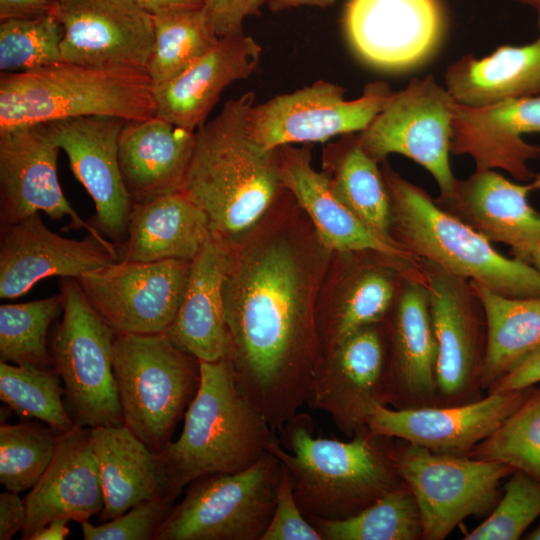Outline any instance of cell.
<instances>
[{"mask_svg":"<svg viewBox=\"0 0 540 540\" xmlns=\"http://www.w3.org/2000/svg\"><path fill=\"white\" fill-rule=\"evenodd\" d=\"M394 462L416 499L423 540H443L469 516H488L502 480L515 470L498 461L442 455L395 439Z\"/></svg>","mask_w":540,"mask_h":540,"instance_id":"cell-10","label":"cell"},{"mask_svg":"<svg viewBox=\"0 0 540 540\" xmlns=\"http://www.w3.org/2000/svg\"><path fill=\"white\" fill-rule=\"evenodd\" d=\"M152 14L175 7H202L203 0H134Z\"/></svg>","mask_w":540,"mask_h":540,"instance_id":"cell-51","label":"cell"},{"mask_svg":"<svg viewBox=\"0 0 540 540\" xmlns=\"http://www.w3.org/2000/svg\"><path fill=\"white\" fill-rule=\"evenodd\" d=\"M124 123L109 116L48 123L55 142L68 157L71 171L94 201L98 230L120 243L126 239L132 207L118 157Z\"/></svg>","mask_w":540,"mask_h":540,"instance_id":"cell-21","label":"cell"},{"mask_svg":"<svg viewBox=\"0 0 540 540\" xmlns=\"http://www.w3.org/2000/svg\"><path fill=\"white\" fill-rule=\"evenodd\" d=\"M528 540H540V524L525 537Z\"/></svg>","mask_w":540,"mask_h":540,"instance_id":"cell-54","label":"cell"},{"mask_svg":"<svg viewBox=\"0 0 540 540\" xmlns=\"http://www.w3.org/2000/svg\"><path fill=\"white\" fill-rule=\"evenodd\" d=\"M63 311L60 294L0 306V360L17 365L53 367L47 334L51 322Z\"/></svg>","mask_w":540,"mask_h":540,"instance_id":"cell-38","label":"cell"},{"mask_svg":"<svg viewBox=\"0 0 540 540\" xmlns=\"http://www.w3.org/2000/svg\"><path fill=\"white\" fill-rule=\"evenodd\" d=\"M58 433L41 421L1 423L0 483L21 493L33 488L50 464Z\"/></svg>","mask_w":540,"mask_h":540,"instance_id":"cell-39","label":"cell"},{"mask_svg":"<svg viewBox=\"0 0 540 540\" xmlns=\"http://www.w3.org/2000/svg\"><path fill=\"white\" fill-rule=\"evenodd\" d=\"M531 133H540V95L484 107L457 103L451 152L471 156L478 170L499 168L517 180L531 181L537 174L528 162L540 158V147L523 139Z\"/></svg>","mask_w":540,"mask_h":540,"instance_id":"cell-23","label":"cell"},{"mask_svg":"<svg viewBox=\"0 0 540 540\" xmlns=\"http://www.w3.org/2000/svg\"><path fill=\"white\" fill-rule=\"evenodd\" d=\"M261 540H323L301 511L292 477L283 465L272 518Z\"/></svg>","mask_w":540,"mask_h":540,"instance_id":"cell-45","label":"cell"},{"mask_svg":"<svg viewBox=\"0 0 540 540\" xmlns=\"http://www.w3.org/2000/svg\"><path fill=\"white\" fill-rule=\"evenodd\" d=\"M535 9L539 35L533 42L504 45L480 59L466 55L448 67L445 87L457 103L484 107L540 95V5Z\"/></svg>","mask_w":540,"mask_h":540,"instance_id":"cell-32","label":"cell"},{"mask_svg":"<svg viewBox=\"0 0 540 540\" xmlns=\"http://www.w3.org/2000/svg\"><path fill=\"white\" fill-rule=\"evenodd\" d=\"M278 149L283 187L308 213L324 246L338 252L372 251L407 262L413 256L399 243L373 232L342 202L327 175L312 167L308 145Z\"/></svg>","mask_w":540,"mask_h":540,"instance_id":"cell-27","label":"cell"},{"mask_svg":"<svg viewBox=\"0 0 540 540\" xmlns=\"http://www.w3.org/2000/svg\"><path fill=\"white\" fill-rule=\"evenodd\" d=\"M269 451L289 471L296 501L307 519L353 516L399 486L393 452L395 438L368 427L349 441L314 436L312 418L297 412Z\"/></svg>","mask_w":540,"mask_h":540,"instance_id":"cell-3","label":"cell"},{"mask_svg":"<svg viewBox=\"0 0 540 540\" xmlns=\"http://www.w3.org/2000/svg\"><path fill=\"white\" fill-rule=\"evenodd\" d=\"M486 321L482 388L488 391L521 360L540 349V297L504 296L470 281Z\"/></svg>","mask_w":540,"mask_h":540,"instance_id":"cell-33","label":"cell"},{"mask_svg":"<svg viewBox=\"0 0 540 540\" xmlns=\"http://www.w3.org/2000/svg\"><path fill=\"white\" fill-rule=\"evenodd\" d=\"M386 343L387 406H436L438 346L426 283L408 279L392 317L382 321Z\"/></svg>","mask_w":540,"mask_h":540,"instance_id":"cell-22","label":"cell"},{"mask_svg":"<svg viewBox=\"0 0 540 540\" xmlns=\"http://www.w3.org/2000/svg\"><path fill=\"white\" fill-rule=\"evenodd\" d=\"M201 382L176 441L158 452L166 493L176 500L194 480L253 465L277 439L266 419L238 389L225 355L200 361Z\"/></svg>","mask_w":540,"mask_h":540,"instance_id":"cell-4","label":"cell"},{"mask_svg":"<svg viewBox=\"0 0 540 540\" xmlns=\"http://www.w3.org/2000/svg\"><path fill=\"white\" fill-rule=\"evenodd\" d=\"M285 244L256 251L224 283L228 357L236 385L276 433L307 402L322 353Z\"/></svg>","mask_w":540,"mask_h":540,"instance_id":"cell-1","label":"cell"},{"mask_svg":"<svg viewBox=\"0 0 540 540\" xmlns=\"http://www.w3.org/2000/svg\"><path fill=\"white\" fill-rule=\"evenodd\" d=\"M211 236L208 216L181 191L161 195L132 203L120 260L193 261Z\"/></svg>","mask_w":540,"mask_h":540,"instance_id":"cell-30","label":"cell"},{"mask_svg":"<svg viewBox=\"0 0 540 540\" xmlns=\"http://www.w3.org/2000/svg\"><path fill=\"white\" fill-rule=\"evenodd\" d=\"M59 150L48 123L23 124L0 131L1 227L42 211L53 220L69 218L67 229L84 228L108 242L64 196L57 176Z\"/></svg>","mask_w":540,"mask_h":540,"instance_id":"cell-16","label":"cell"},{"mask_svg":"<svg viewBox=\"0 0 540 540\" xmlns=\"http://www.w3.org/2000/svg\"><path fill=\"white\" fill-rule=\"evenodd\" d=\"M192 261H117L76 279L117 335L166 333L182 302Z\"/></svg>","mask_w":540,"mask_h":540,"instance_id":"cell-13","label":"cell"},{"mask_svg":"<svg viewBox=\"0 0 540 540\" xmlns=\"http://www.w3.org/2000/svg\"><path fill=\"white\" fill-rule=\"evenodd\" d=\"M261 47L244 32L221 37L207 54L177 77L154 86L155 115L196 131L232 82L249 77Z\"/></svg>","mask_w":540,"mask_h":540,"instance_id":"cell-26","label":"cell"},{"mask_svg":"<svg viewBox=\"0 0 540 540\" xmlns=\"http://www.w3.org/2000/svg\"><path fill=\"white\" fill-rule=\"evenodd\" d=\"M26 507L24 500L15 493L6 490L0 494V539L10 540L26 525Z\"/></svg>","mask_w":540,"mask_h":540,"instance_id":"cell-48","label":"cell"},{"mask_svg":"<svg viewBox=\"0 0 540 540\" xmlns=\"http://www.w3.org/2000/svg\"><path fill=\"white\" fill-rule=\"evenodd\" d=\"M63 28L51 13L0 20V71L24 73L63 62Z\"/></svg>","mask_w":540,"mask_h":540,"instance_id":"cell-41","label":"cell"},{"mask_svg":"<svg viewBox=\"0 0 540 540\" xmlns=\"http://www.w3.org/2000/svg\"><path fill=\"white\" fill-rule=\"evenodd\" d=\"M516 1L521 2L523 4L532 5L534 7L540 5V0H516Z\"/></svg>","mask_w":540,"mask_h":540,"instance_id":"cell-55","label":"cell"},{"mask_svg":"<svg viewBox=\"0 0 540 540\" xmlns=\"http://www.w3.org/2000/svg\"><path fill=\"white\" fill-rule=\"evenodd\" d=\"M540 190V174L527 184L515 183L492 169L457 180L451 198L441 207L490 242L504 243L514 258L529 263L540 249V213L529 194Z\"/></svg>","mask_w":540,"mask_h":540,"instance_id":"cell-24","label":"cell"},{"mask_svg":"<svg viewBox=\"0 0 540 540\" xmlns=\"http://www.w3.org/2000/svg\"><path fill=\"white\" fill-rule=\"evenodd\" d=\"M540 383V349L536 350L500 378L487 393L521 390Z\"/></svg>","mask_w":540,"mask_h":540,"instance_id":"cell-47","label":"cell"},{"mask_svg":"<svg viewBox=\"0 0 540 540\" xmlns=\"http://www.w3.org/2000/svg\"><path fill=\"white\" fill-rule=\"evenodd\" d=\"M336 146L334 175L327 176L334 192L373 232L395 241L390 195L378 162L363 150L356 133L343 135Z\"/></svg>","mask_w":540,"mask_h":540,"instance_id":"cell-34","label":"cell"},{"mask_svg":"<svg viewBox=\"0 0 540 540\" xmlns=\"http://www.w3.org/2000/svg\"><path fill=\"white\" fill-rule=\"evenodd\" d=\"M267 0H203L202 8L221 38L243 33V21L260 14Z\"/></svg>","mask_w":540,"mask_h":540,"instance_id":"cell-46","label":"cell"},{"mask_svg":"<svg viewBox=\"0 0 540 540\" xmlns=\"http://www.w3.org/2000/svg\"><path fill=\"white\" fill-rule=\"evenodd\" d=\"M146 71L60 62L24 73H1L0 131L23 124L87 116L124 121L155 116Z\"/></svg>","mask_w":540,"mask_h":540,"instance_id":"cell-6","label":"cell"},{"mask_svg":"<svg viewBox=\"0 0 540 540\" xmlns=\"http://www.w3.org/2000/svg\"><path fill=\"white\" fill-rule=\"evenodd\" d=\"M61 382L53 367L0 361L1 401L18 415L39 420L58 434L76 426L64 404Z\"/></svg>","mask_w":540,"mask_h":540,"instance_id":"cell-37","label":"cell"},{"mask_svg":"<svg viewBox=\"0 0 540 540\" xmlns=\"http://www.w3.org/2000/svg\"><path fill=\"white\" fill-rule=\"evenodd\" d=\"M90 437L104 495V508L99 515L102 523L141 501L169 498L158 453L128 427L123 424L90 428Z\"/></svg>","mask_w":540,"mask_h":540,"instance_id":"cell-31","label":"cell"},{"mask_svg":"<svg viewBox=\"0 0 540 540\" xmlns=\"http://www.w3.org/2000/svg\"><path fill=\"white\" fill-rule=\"evenodd\" d=\"M469 457L505 463L540 479V386Z\"/></svg>","mask_w":540,"mask_h":540,"instance_id":"cell-40","label":"cell"},{"mask_svg":"<svg viewBox=\"0 0 540 540\" xmlns=\"http://www.w3.org/2000/svg\"><path fill=\"white\" fill-rule=\"evenodd\" d=\"M254 99L247 92L227 101L196 130L180 189L206 213L212 234L226 243L254 225L284 188L279 149L264 147L250 133Z\"/></svg>","mask_w":540,"mask_h":540,"instance_id":"cell-2","label":"cell"},{"mask_svg":"<svg viewBox=\"0 0 540 540\" xmlns=\"http://www.w3.org/2000/svg\"><path fill=\"white\" fill-rule=\"evenodd\" d=\"M392 275L382 270L363 273L353 283L347 296L322 326V356L357 330L381 323L394 301Z\"/></svg>","mask_w":540,"mask_h":540,"instance_id":"cell-42","label":"cell"},{"mask_svg":"<svg viewBox=\"0 0 540 540\" xmlns=\"http://www.w3.org/2000/svg\"><path fill=\"white\" fill-rule=\"evenodd\" d=\"M231 264L228 244L212 234L191 263L182 302L165 333L200 361L215 362L227 353L224 283Z\"/></svg>","mask_w":540,"mask_h":540,"instance_id":"cell-28","label":"cell"},{"mask_svg":"<svg viewBox=\"0 0 540 540\" xmlns=\"http://www.w3.org/2000/svg\"><path fill=\"white\" fill-rule=\"evenodd\" d=\"M347 437L367 428L372 410L387 406L382 322L365 326L322 356L307 399Z\"/></svg>","mask_w":540,"mask_h":540,"instance_id":"cell-17","label":"cell"},{"mask_svg":"<svg viewBox=\"0 0 540 540\" xmlns=\"http://www.w3.org/2000/svg\"><path fill=\"white\" fill-rule=\"evenodd\" d=\"M530 264L537 270L540 274V249L536 251L530 261Z\"/></svg>","mask_w":540,"mask_h":540,"instance_id":"cell-53","label":"cell"},{"mask_svg":"<svg viewBox=\"0 0 540 540\" xmlns=\"http://www.w3.org/2000/svg\"><path fill=\"white\" fill-rule=\"evenodd\" d=\"M174 500L158 497L141 501L125 513L100 525L81 523L84 540H155L170 514Z\"/></svg>","mask_w":540,"mask_h":540,"instance_id":"cell-44","label":"cell"},{"mask_svg":"<svg viewBox=\"0 0 540 540\" xmlns=\"http://www.w3.org/2000/svg\"><path fill=\"white\" fill-rule=\"evenodd\" d=\"M63 316L50 342L52 366L59 374L69 412L77 426L123 425L113 371L117 336L92 307L78 281L63 278Z\"/></svg>","mask_w":540,"mask_h":540,"instance_id":"cell-8","label":"cell"},{"mask_svg":"<svg viewBox=\"0 0 540 540\" xmlns=\"http://www.w3.org/2000/svg\"><path fill=\"white\" fill-rule=\"evenodd\" d=\"M536 386L487 393L477 401L456 406L395 409L379 404L372 410L367 427L376 434L404 440L437 454L469 456Z\"/></svg>","mask_w":540,"mask_h":540,"instance_id":"cell-19","label":"cell"},{"mask_svg":"<svg viewBox=\"0 0 540 540\" xmlns=\"http://www.w3.org/2000/svg\"><path fill=\"white\" fill-rule=\"evenodd\" d=\"M54 0H0V20L50 13Z\"/></svg>","mask_w":540,"mask_h":540,"instance_id":"cell-49","label":"cell"},{"mask_svg":"<svg viewBox=\"0 0 540 540\" xmlns=\"http://www.w3.org/2000/svg\"><path fill=\"white\" fill-rule=\"evenodd\" d=\"M382 174L391 200V232L411 255L504 296L540 297V274L531 264L501 254L492 242L388 165Z\"/></svg>","mask_w":540,"mask_h":540,"instance_id":"cell-5","label":"cell"},{"mask_svg":"<svg viewBox=\"0 0 540 540\" xmlns=\"http://www.w3.org/2000/svg\"><path fill=\"white\" fill-rule=\"evenodd\" d=\"M323 540H420V511L409 486L401 484L359 513L341 520L308 519Z\"/></svg>","mask_w":540,"mask_h":540,"instance_id":"cell-36","label":"cell"},{"mask_svg":"<svg viewBox=\"0 0 540 540\" xmlns=\"http://www.w3.org/2000/svg\"><path fill=\"white\" fill-rule=\"evenodd\" d=\"M23 500L27 515L23 540L54 520L81 524L103 510L104 495L90 428L76 425L58 434L50 464Z\"/></svg>","mask_w":540,"mask_h":540,"instance_id":"cell-25","label":"cell"},{"mask_svg":"<svg viewBox=\"0 0 540 540\" xmlns=\"http://www.w3.org/2000/svg\"><path fill=\"white\" fill-rule=\"evenodd\" d=\"M437 340L436 406H456L483 396L486 321L470 283L428 262L425 268Z\"/></svg>","mask_w":540,"mask_h":540,"instance_id":"cell-14","label":"cell"},{"mask_svg":"<svg viewBox=\"0 0 540 540\" xmlns=\"http://www.w3.org/2000/svg\"><path fill=\"white\" fill-rule=\"evenodd\" d=\"M343 23L356 54L390 71L422 64L435 52L444 31L438 0H349Z\"/></svg>","mask_w":540,"mask_h":540,"instance_id":"cell-18","label":"cell"},{"mask_svg":"<svg viewBox=\"0 0 540 540\" xmlns=\"http://www.w3.org/2000/svg\"><path fill=\"white\" fill-rule=\"evenodd\" d=\"M68 520H54L41 529L35 531L29 540H63L69 533Z\"/></svg>","mask_w":540,"mask_h":540,"instance_id":"cell-50","label":"cell"},{"mask_svg":"<svg viewBox=\"0 0 540 540\" xmlns=\"http://www.w3.org/2000/svg\"><path fill=\"white\" fill-rule=\"evenodd\" d=\"M344 94L341 86L320 80L276 95L251 107L250 133L268 149L359 133L383 110L394 91L386 82L376 81L368 83L357 99L348 101Z\"/></svg>","mask_w":540,"mask_h":540,"instance_id":"cell-12","label":"cell"},{"mask_svg":"<svg viewBox=\"0 0 540 540\" xmlns=\"http://www.w3.org/2000/svg\"><path fill=\"white\" fill-rule=\"evenodd\" d=\"M540 516V479L514 470L494 509L464 540H516Z\"/></svg>","mask_w":540,"mask_h":540,"instance_id":"cell-43","label":"cell"},{"mask_svg":"<svg viewBox=\"0 0 540 540\" xmlns=\"http://www.w3.org/2000/svg\"><path fill=\"white\" fill-rule=\"evenodd\" d=\"M154 42L146 72L154 86L177 77L218 43L202 7L168 8L153 14Z\"/></svg>","mask_w":540,"mask_h":540,"instance_id":"cell-35","label":"cell"},{"mask_svg":"<svg viewBox=\"0 0 540 540\" xmlns=\"http://www.w3.org/2000/svg\"><path fill=\"white\" fill-rule=\"evenodd\" d=\"M1 228V299L20 297L51 276L78 279L120 260L110 241L90 233L81 240L64 238L49 230L39 213Z\"/></svg>","mask_w":540,"mask_h":540,"instance_id":"cell-20","label":"cell"},{"mask_svg":"<svg viewBox=\"0 0 540 540\" xmlns=\"http://www.w3.org/2000/svg\"><path fill=\"white\" fill-rule=\"evenodd\" d=\"M337 0H267L266 4L271 11L278 12L283 9L299 6H315L326 8L333 5Z\"/></svg>","mask_w":540,"mask_h":540,"instance_id":"cell-52","label":"cell"},{"mask_svg":"<svg viewBox=\"0 0 540 540\" xmlns=\"http://www.w3.org/2000/svg\"><path fill=\"white\" fill-rule=\"evenodd\" d=\"M63 28V62L146 71L154 42L153 14L134 0H54Z\"/></svg>","mask_w":540,"mask_h":540,"instance_id":"cell-15","label":"cell"},{"mask_svg":"<svg viewBox=\"0 0 540 540\" xmlns=\"http://www.w3.org/2000/svg\"><path fill=\"white\" fill-rule=\"evenodd\" d=\"M456 104L432 75L414 78L394 92L370 125L357 133L358 142L376 162L396 153L424 167L439 187L435 201L445 203L457 181L449 160Z\"/></svg>","mask_w":540,"mask_h":540,"instance_id":"cell-11","label":"cell"},{"mask_svg":"<svg viewBox=\"0 0 540 540\" xmlns=\"http://www.w3.org/2000/svg\"><path fill=\"white\" fill-rule=\"evenodd\" d=\"M195 132L156 115L125 121L118 157L132 203L180 191L192 157Z\"/></svg>","mask_w":540,"mask_h":540,"instance_id":"cell-29","label":"cell"},{"mask_svg":"<svg viewBox=\"0 0 540 540\" xmlns=\"http://www.w3.org/2000/svg\"><path fill=\"white\" fill-rule=\"evenodd\" d=\"M113 371L124 425L161 452L197 394L200 360L163 334L117 335Z\"/></svg>","mask_w":540,"mask_h":540,"instance_id":"cell-7","label":"cell"},{"mask_svg":"<svg viewBox=\"0 0 540 540\" xmlns=\"http://www.w3.org/2000/svg\"><path fill=\"white\" fill-rule=\"evenodd\" d=\"M282 467L267 451L242 471L194 480L155 540H261L274 512Z\"/></svg>","mask_w":540,"mask_h":540,"instance_id":"cell-9","label":"cell"}]
</instances>
